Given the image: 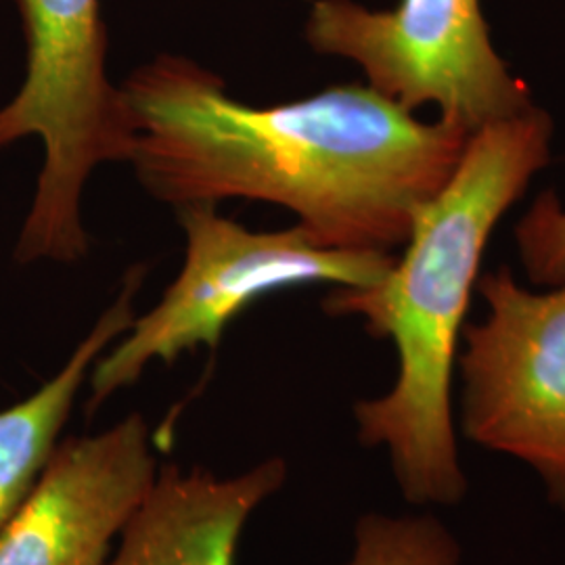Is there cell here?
I'll list each match as a JSON object with an SVG mask.
<instances>
[{
    "mask_svg": "<svg viewBox=\"0 0 565 565\" xmlns=\"http://www.w3.org/2000/svg\"><path fill=\"white\" fill-rule=\"evenodd\" d=\"M484 323L465 324L461 429L527 465L565 511V281L534 294L509 268L480 275Z\"/></svg>",
    "mask_w": 565,
    "mask_h": 565,
    "instance_id": "8992f818",
    "label": "cell"
},
{
    "mask_svg": "<svg viewBox=\"0 0 565 565\" xmlns=\"http://www.w3.org/2000/svg\"><path fill=\"white\" fill-rule=\"evenodd\" d=\"M25 39V78L0 107V149L39 137L44 162L20 243L42 258L88 247L84 182L105 162H130L137 116L107 78V30L99 0H13Z\"/></svg>",
    "mask_w": 565,
    "mask_h": 565,
    "instance_id": "3957f363",
    "label": "cell"
},
{
    "mask_svg": "<svg viewBox=\"0 0 565 565\" xmlns=\"http://www.w3.org/2000/svg\"><path fill=\"white\" fill-rule=\"evenodd\" d=\"M515 239L522 263L536 285L565 281V210L553 191H545L518 224Z\"/></svg>",
    "mask_w": 565,
    "mask_h": 565,
    "instance_id": "8fae6325",
    "label": "cell"
},
{
    "mask_svg": "<svg viewBox=\"0 0 565 565\" xmlns=\"http://www.w3.org/2000/svg\"><path fill=\"white\" fill-rule=\"evenodd\" d=\"M553 124L545 109L478 128L452 179L424 203L403 258L369 287H340L324 300L333 317H361L398 352L392 390L354 406L359 440L384 448L413 505L450 507L467 494L452 417V371L471 291L492 228L548 163Z\"/></svg>",
    "mask_w": 565,
    "mask_h": 565,
    "instance_id": "7a4b0ae2",
    "label": "cell"
},
{
    "mask_svg": "<svg viewBox=\"0 0 565 565\" xmlns=\"http://www.w3.org/2000/svg\"><path fill=\"white\" fill-rule=\"evenodd\" d=\"M121 88L137 116L130 163L156 200L275 203L329 249L404 245L417 210L452 179L473 135L419 121L369 84L252 107L181 55L145 63Z\"/></svg>",
    "mask_w": 565,
    "mask_h": 565,
    "instance_id": "6da1fadb",
    "label": "cell"
},
{
    "mask_svg": "<svg viewBox=\"0 0 565 565\" xmlns=\"http://www.w3.org/2000/svg\"><path fill=\"white\" fill-rule=\"evenodd\" d=\"M285 478L287 465L277 457L233 478L163 467L107 565H235L249 515Z\"/></svg>",
    "mask_w": 565,
    "mask_h": 565,
    "instance_id": "ba28073f",
    "label": "cell"
},
{
    "mask_svg": "<svg viewBox=\"0 0 565 565\" xmlns=\"http://www.w3.org/2000/svg\"><path fill=\"white\" fill-rule=\"evenodd\" d=\"M156 478L149 427L139 413L61 443L0 530V565H107Z\"/></svg>",
    "mask_w": 565,
    "mask_h": 565,
    "instance_id": "52a82bcc",
    "label": "cell"
},
{
    "mask_svg": "<svg viewBox=\"0 0 565 565\" xmlns=\"http://www.w3.org/2000/svg\"><path fill=\"white\" fill-rule=\"evenodd\" d=\"M348 565H463L457 536L431 515H363Z\"/></svg>",
    "mask_w": 565,
    "mask_h": 565,
    "instance_id": "30bf717a",
    "label": "cell"
},
{
    "mask_svg": "<svg viewBox=\"0 0 565 565\" xmlns=\"http://www.w3.org/2000/svg\"><path fill=\"white\" fill-rule=\"evenodd\" d=\"M306 39L317 53L359 63L369 86L404 109L431 103L469 132L532 105L492 46L482 0H401L392 11L317 0Z\"/></svg>",
    "mask_w": 565,
    "mask_h": 565,
    "instance_id": "5b68a950",
    "label": "cell"
},
{
    "mask_svg": "<svg viewBox=\"0 0 565 565\" xmlns=\"http://www.w3.org/2000/svg\"><path fill=\"white\" fill-rule=\"evenodd\" d=\"M177 210L186 233L181 275L90 369V406L135 384L153 361L170 364L200 345L216 348L228 323L263 296L308 282L369 287L396 260L390 252L321 247L300 224L254 233L221 216L216 203Z\"/></svg>",
    "mask_w": 565,
    "mask_h": 565,
    "instance_id": "277c9868",
    "label": "cell"
},
{
    "mask_svg": "<svg viewBox=\"0 0 565 565\" xmlns=\"http://www.w3.org/2000/svg\"><path fill=\"white\" fill-rule=\"evenodd\" d=\"M145 266H132L114 303L82 340L60 373L25 401L0 411V530L20 509L60 446V434L90 369L130 329Z\"/></svg>",
    "mask_w": 565,
    "mask_h": 565,
    "instance_id": "9c48e42d",
    "label": "cell"
}]
</instances>
